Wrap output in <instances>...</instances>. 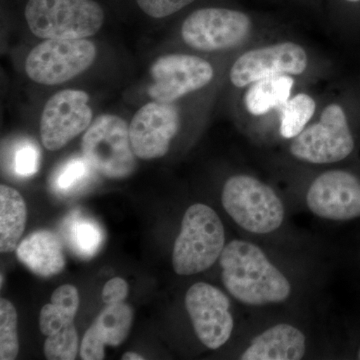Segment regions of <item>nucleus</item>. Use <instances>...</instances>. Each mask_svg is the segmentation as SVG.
<instances>
[{"label": "nucleus", "instance_id": "f257e3e1", "mask_svg": "<svg viewBox=\"0 0 360 360\" xmlns=\"http://www.w3.org/2000/svg\"><path fill=\"white\" fill-rule=\"evenodd\" d=\"M224 288L248 307H266L285 302L292 293L288 277L272 264L259 246L233 239L219 258Z\"/></svg>", "mask_w": 360, "mask_h": 360}, {"label": "nucleus", "instance_id": "0eeeda50", "mask_svg": "<svg viewBox=\"0 0 360 360\" xmlns=\"http://www.w3.org/2000/svg\"><path fill=\"white\" fill-rule=\"evenodd\" d=\"M92 41L82 39H45L25 60V72L37 84L58 85L89 70L96 58Z\"/></svg>", "mask_w": 360, "mask_h": 360}, {"label": "nucleus", "instance_id": "f3484780", "mask_svg": "<svg viewBox=\"0 0 360 360\" xmlns=\"http://www.w3.org/2000/svg\"><path fill=\"white\" fill-rule=\"evenodd\" d=\"M16 253L21 264L39 276H56L65 267L63 243L51 231L32 232L18 245Z\"/></svg>", "mask_w": 360, "mask_h": 360}, {"label": "nucleus", "instance_id": "c85d7f7f", "mask_svg": "<svg viewBox=\"0 0 360 360\" xmlns=\"http://www.w3.org/2000/svg\"><path fill=\"white\" fill-rule=\"evenodd\" d=\"M123 360H142L144 357H142L141 354H135V352H127L122 355Z\"/></svg>", "mask_w": 360, "mask_h": 360}, {"label": "nucleus", "instance_id": "2eb2a0df", "mask_svg": "<svg viewBox=\"0 0 360 360\" xmlns=\"http://www.w3.org/2000/svg\"><path fill=\"white\" fill-rule=\"evenodd\" d=\"M134 311L125 302L106 305L82 341L80 356L84 360L104 359L105 347H120L129 335Z\"/></svg>", "mask_w": 360, "mask_h": 360}, {"label": "nucleus", "instance_id": "9d476101", "mask_svg": "<svg viewBox=\"0 0 360 360\" xmlns=\"http://www.w3.org/2000/svg\"><path fill=\"white\" fill-rule=\"evenodd\" d=\"M186 307L195 335L205 347L219 349L231 338V303L219 288L206 283L193 284L187 290Z\"/></svg>", "mask_w": 360, "mask_h": 360}, {"label": "nucleus", "instance_id": "7c9ffc66", "mask_svg": "<svg viewBox=\"0 0 360 360\" xmlns=\"http://www.w3.org/2000/svg\"><path fill=\"white\" fill-rule=\"evenodd\" d=\"M357 359H360V347H359V352H357Z\"/></svg>", "mask_w": 360, "mask_h": 360}, {"label": "nucleus", "instance_id": "4be33fe9", "mask_svg": "<svg viewBox=\"0 0 360 360\" xmlns=\"http://www.w3.org/2000/svg\"><path fill=\"white\" fill-rule=\"evenodd\" d=\"M94 170L84 156L71 158L52 174L51 189L54 193L61 196L77 193L91 181Z\"/></svg>", "mask_w": 360, "mask_h": 360}, {"label": "nucleus", "instance_id": "6e6552de", "mask_svg": "<svg viewBox=\"0 0 360 360\" xmlns=\"http://www.w3.org/2000/svg\"><path fill=\"white\" fill-rule=\"evenodd\" d=\"M252 22L248 14L222 7H205L189 14L181 26L188 46L201 51H219L243 44Z\"/></svg>", "mask_w": 360, "mask_h": 360}, {"label": "nucleus", "instance_id": "a211bd4d", "mask_svg": "<svg viewBox=\"0 0 360 360\" xmlns=\"http://www.w3.org/2000/svg\"><path fill=\"white\" fill-rule=\"evenodd\" d=\"M27 210L21 194L13 187L0 186V250L11 252L25 232Z\"/></svg>", "mask_w": 360, "mask_h": 360}, {"label": "nucleus", "instance_id": "a878e982", "mask_svg": "<svg viewBox=\"0 0 360 360\" xmlns=\"http://www.w3.org/2000/svg\"><path fill=\"white\" fill-rule=\"evenodd\" d=\"M39 148L30 141L21 142L14 151L13 168L14 174L22 179L32 176L39 170Z\"/></svg>", "mask_w": 360, "mask_h": 360}, {"label": "nucleus", "instance_id": "4468645a", "mask_svg": "<svg viewBox=\"0 0 360 360\" xmlns=\"http://www.w3.org/2000/svg\"><path fill=\"white\" fill-rule=\"evenodd\" d=\"M179 129V111L174 103H146L137 110L129 125L134 155L144 160L162 158Z\"/></svg>", "mask_w": 360, "mask_h": 360}, {"label": "nucleus", "instance_id": "bb28decb", "mask_svg": "<svg viewBox=\"0 0 360 360\" xmlns=\"http://www.w3.org/2000/svg\"><path fill=\"white\" fill-rule=\"evenodd\" d=\"M195 0H134L137 7L151 18H165L186 8Z\"/></svg>", "mask_w": 360, "mask_h": 360}, {"label": "nucleus", "instance_id": "6ab92c4d", "mask_svg": "<svg viewBox=\"0 0 360 360\" xmlns=\"http://www.w3.org/2000/svg\"><path fill=\"white\" fill-rule=\"evenodd\" d=\"M293 86L295 79L290 75H276L257 80L246 91V110L252 115L260 116L276 108H283L290 98Z\"/></svg>", "mask_w": 360, "mask_h": 360}, {"label": "nucleus", "instance_id": "c756f323", "mask_svg": "<svg viewBox=\"0 0 360 360\" xmlns=\"http://www.w3.org/2000/svg\"><path fill=\"white\" fill-rule=\"evenodd\" d=\"M347 1H349V2H359L360 0H347Z\"/></svg>", "mask_w": 360, "mask_h": 360}, {"label": "nucleus", "instance_id": "b1692460", "mask_svg": "<svg viewBox=\"0 0 360 360\" xmlns=\"http://www.w3.org/2000/svg\"><path fill=\"white\" fill-rule=\"evenodd\" d=\"M20 352L18 312L6 298L0 300V359L13 360Z\"/></svg>", "mask_w": 360, "mask_h": 360}, {"label": "nucleus", "instance_id": "39448f33", "mask_svg": "<svg viewBox=\"0 0 360 360\" xmlns=\"http://www.w3.org/2000/svg\"><path fill=\"white\" fill-rule=\"evenodd\" d=\"M82 155L94 170L111 179L129 177L136 161L129 137V125L120 116H98L85 130Z\"/></svg>", "mask_w": 360, "mask_h": 360}, {"label": "nucleus", "instance_id": "ddd939ff", "mask_svg": "<svg viewBox=\"0 0 360 360\" xmlns=\"http://www.w3.org/2000/svg\"><path fill=\"white\" fill-rule=\"evenodd\" d=\"M307 205L319 219L333 221L359 219V177L347 170L323 172L310 184Z\"/></svg>", "mask_w": 360, "mask_h": 360}, {"label": "nucleus", "instance_id": "20e7f679", "mask_svg": "<svg viewBox=\"0 0 360 360\" xmlns=\"http://www.w3.org/2000/svg\"><path fill=\"white\" fill-rule=\"evenodd\" d=\"M221 202L231 219L250 233H271L285 219V207L278 194L251 175L229 177L222 189Z\"/></svg>", "mask_w": 360, "mask_h": 360}, {"label": "nucleus", "instance_id": "5701e85b", "mask_svg": "<svg viewBox=\"0 0 360 360\" xmlns=\"http://www.w3.org/2000/svg\"><path fill=\"white\" fill-rule=\"evenodd\" d=\"M316 110V103L307 94H298L281 108V134L286 139H293L307 127Z\"/></svg>", "mask_w": 360, "mask_h": 360}, {"label": "nucleus", "instance_id": "9b49d317", "mask_svg": "<svg viewBox=\"0 0 360 360\" xmlns=\"http://www.w3.org/2000/svg\"><path fill=\"white\" fill-rule=\"evenodd\" d=\"M89 96L82 90L65 89L45 103L40 120V136L47 150L56 151L91 124Z\"/></svg>", "mask_w": 360, "mask_h": 360}, {"label": "nucleus", "instance_id": "f8f14e48", "mask_svg": "<svg viewBox=\"0 0 360 360\" xmlns=\"http://www.w3.org/2000/svg\"><path fill=\"white\" fill-rule=\"evenodd\" d=\"M309 58L300 45L286 41L251 49L236 59L229 77L236 87L276 75H300L307 70Z\"/></svg>", "mask_w": 360, "mask_h": 360}, {"label": "nucleus", "instance_id": "dca6fc26", "mask_svg": "<svg viewBox=\"0 0 360 360\" xmlns=\"http://www.w3.org/2000/svg\"><path fill=\"white\" fill-rule=\"evenodd\" d=\"M307 336L300 328L278 323L255 336L241 354L243 360H298L307 354Z\"/></svg>", "mask_w": 360, "mask_h": 360}, {"label": "nucleus", "instance_id": "f03ea898", "mask_svg": "<svg viewBox=\"0 0 360 360\" xmlns=\"http://www.w3.org/2000/svg\"><path fill=\"white\" fill-rule=\"evenodd\" d=\"M224 224L215 210L203 203L187 208L172 251L179 276H193L212 266L225 248Z\"/></svg>", "mask_w": 360, "mask_h": 360}, {"label": "nucleus", "instance_id": "412c9836", "mask_svg": "<svg viewBox=\"0 0 360 360\" xmlns=\"http://www.w3.org/2000/svg\"><path fill=\"white\" fill-rule=\"evenodd\" d=\"M79 307L77 288L71 284L59 286L51 295V302L40 312V330L45 336L56 335L73 324Z\"/></svg>", "mask_w": 360, "mask_h": 360}, {"label": "nucleus", "instance_id": "7ed1b4c3", "mask_svg": "<svg viewBox=\"0 0 360 360\" xmlns=\"http://www.w3.org/2000/svg\"><path fill=\"white\" fill-rule=\"evenodd\" d=\"M30 32L42 39H82L101 30L105 11L97 0H26Z\"/></svg>", "mask_w": 360, "mask_h": 360}, {"label": "nucleus", "instance_id": "aec40b11", "mask_svg": "<svg viewBox=\"0 0 360 360\" xmlns=\"http://www.w3.org/2000/svg\"><path fill=\"white\" fill-rule=\"evenodd\" d=\"M61 231L70 250L84 259L94 257L103 246L104 232L101 224L77 210L68 215Z\"/></svg>", "mask_w": 360, "mask_h": 360}, {"label": "nucleus", "instance_id": "423d86ee", "mask_svg": "<svg viewBox=\"0 0 360 360\" xmlns=\"http://www.w3.org/2000/svg\"><path fill=\"white\" fill-rule=\"evenodd\" d=\"M355 146L347 116L340 104L331 103L319 122L305 127L290 144V153L312 165L340 162L352 155Z\"/></svg>", "mask_w": 360, "mask_h": 360}, {"label": "nucleus", "instance_id": "393cba45", "mask_svg": "<svg viewBox=\"0 0 360 360\" xmlns=\"http://www.w3.org/2000/svg\"><path fill=\"white\" fill-rule=\"evenodd\" d=\"M77 352L78 335L75 324L47 336L44 342V355L49 360H73L77 359Z\"/></svg>", "mask_w": 360, "mask_h": 360}, {"label": "nucleus", "instance_id": "1a4fd4ad", "mask_svg": "<svg viewBox=\"0 0 360 360\" xmlns=\"http://www.w3.org/2000/svg\"><path fill=\"white\" fill-rule=\"evenodd\" d=\"M153 84L148 96L155 101L174 103L177 99L206 86L214 70L205 59L189 54H167L156 59L150 68Z\"/></svg>", "mask_w": 360, "mask_h": 360}, {"label": "nucleus", "instance_id": "cd10ccee", "mask_svg": "<svg viewBox=\"0 0 360 360\" xmlns=\"http://www.w3.org/2000/svg\"><path fill=\"white\" fill-rule=\"evenodd\" d=\"M127 295L129 284L122 277H115L104 285L101 297L106 305H110L124 302Z\"/></svg>", "mask_w": 360, "mask_h": 360}]
</instances>
